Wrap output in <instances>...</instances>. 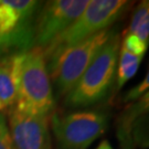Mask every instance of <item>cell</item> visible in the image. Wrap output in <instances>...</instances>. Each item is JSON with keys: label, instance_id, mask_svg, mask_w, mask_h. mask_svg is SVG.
<instances>
[{"label": "cell", "instance_id": "cell-1", "mask_svg": "<svg viewBox=\"0 0 149 149\" xmlns=\"http://www.w3.org/2000/svg\"><path fill=\"white\" fill-rule=\"evenodd\" d=\"M54 106L52 82L44 52L40 48H32L23 53L18 93L12 108L31 116L50 117Z\"/></svg>", "mask_w": 149, "mask_h": 149}, {"label": "cell", "instance_id": "cell-2", "mask_svg": "<svg viewBox=\"0 0 149 149\" xmlns=\"http://www.w3.org/2000/svg\"><path fill=\"white\" fill-rule=\"evenodd\" d=\"M119 48L120 34L115 31L95 55L74 87L64 96L66 106L87 107L102 101L107 95L116 76Z\"/></svg>", "mask_w": 149, "mask_h": 149}, {"label": "cell", "instance_id": "cell-3", "mask_svg": "<svg viewBox=\"0 0 149 149\" xmlns=\"http://www.w3.org/2000/svg\"><path fill=\"white\" fill-rule=\"evenodd\" d=\"M129 6L130 2L125 0H90L80 17L43 50L45 60L109 29Z\"/></svg>", "mask_w": 149, "mask_h": 149}, {"label": "cell", "instance_id": "cell-4", "mask_svg": "<svg viewBox=\"0 0 149 149\" xmlns=\"http://www.w3.org/2000/svg\"><path fill=\"white\" fill-rule=\"evenodd\" d=\"M114 32L115 30L112 28L106 29L45 60L49 75L51 82L54 83L58 97H64L74 87Z\"/></svg>", "mask_w": 149, "mask_h": 149}, {"label": "cell", "instance_id": "cell-5", "mask_svg": "<svg viewBox=\"0 0 149 149\" xmlns=\"http://www.w3.org/2000/svg\"><path fill=\"white\" fill-rule=\"evenodd\" d=\"M108 124L109 115L104 111L53 113L50 116V128L60 149H87L105 134Z\"/></svg>", "mask_w": 149, "mask_h": 149}, {"label": "cell", "instance_id": "cell-6", "mask_svg": "<svg viewBox=\"0 0 149 149\" xmlns=\"http://www.w3.org/2000/svg\"><path fill=\"white\" fill-rule=\"evenodd\" d=\"M90 0H52L42 6L33 24V48L44 50L80 17Z\"/></svg>", "mask_w": 149, "mask_h": 149}, {"label": "cell", "instance_id": "cell-7", "mask_svg": "<svg viewBox=\"0 0 149 149\" xmlns=\"http://www.w3.org/2000/svg\"><path fill=\"white\" fill-rule=\"evenodd\" d=\"M36 17L19 16L7 0H0V59L33 48Z\"/></svg>", "mask_w": 149, "mask_h": 149}, {"label": "cell", "instance_id": "cell-8", "mask_svg": "<svg viewBox=\"0 0 149 149\" xmlns=\"http://www.w3.org/2000/svg\"><path fill=\"white\" fill-rule=\"evenodd\" d=\"M8 118L15 149H53L50 117L31 116L11 108Z\"/></svg>", "mask_w": 149, "mask_h": 149}, {"label": "cell", "instance_id": "cell-9", "mask_svg": "<svg viewBox=\"0 0 149 149\" xmlns=\"http://www.w3.org/2000/svg\"><path fill=\"white\" fill-rule=\"evenodd\" d=\"M24 52L0 59V101L6 108H12L15 105Z\"/></svg>", "mask_w": 149, "mask_h": 149}, {"label": "cell", "instance_id": "cell-10", "mask_svg": "<svg viewBox=\"0 0 149 149\" xmlns=\"http://www.w3.org/2000/svg\"><path fill=\"white\" fill-rule=\"evenodd\" d=\"M149 114V90L124 108L116 122V136L120 149H135L132 140V128L135 122Z\"/></svg>", "mask_w": 149, "mask_h": 149}, {"label": "cell", "instance_id": "cell-11", "mask_svg": "<svg viewBox=\"0 0 149 149\" xmlns=\"http://www.w3.org/2000/svg\"><path fill=\"white\" fill-rule=\"evenodd\" d=\"M143 58H139L119 48L117 70H116V91H119L128 81L137 73Z\"/></svg>", "mask_w": 149, "mask_h": 149}, {"label": "cell", "instance_id": "cell-12", "mask_svg": "<svg viewBox=\"0 0 149 149\" xmlns=\"http://www.w3.org/2000/svg\"><path fill=\"white\" fill-rule=\"evenodd\" d=\"M124 34H135L140 40L149 42V0L140 1L137 5Z\"/></svg>", "mask_w": 149, "mask_h": 149}, {"label": "cell", "instance_id": "cell-13", "mask_svg": "<svg viewBox=\"0 0 149 149\" xmlns=\"http://www.w3.org/2000/svg\"><path fill=\"white\" fill-rule=\"evenodd\" d=\"M134 148H149V114L137 119L132 128Z\"/></svg>", "mask_w": 149, "mask_h": 149}, {"label": "cell", "instance_id": "cell-14", "mask_svg": "<svg viewBox=\"0 0 149 149\" xmlns=\"http://www.w3.org/2000/svg\"><path fill=\"white\" fill-rule=\"evenodd\" d=\"M148 45L149 42L140 40L135 34H124L123 40H120V48L127 50L128 52L139 58H144Z\"/></svg>", "mask_w": 149, "mask_h": 149}, {"label": "cell", "instance_id": "cell-15", "mask_svg": "<svg viewBox=\"0 0 149 149\" xmlns=\"http://www.w3.org/2000/svg\"><path fill=\"white\" fill-rule=\"evenodd\" d=\"M149 90V69L147 71V74L144 77V80L141 81L140 83H138L136 86H134L133 88L128 91L127 93L124 95L123 97V102L126 104V103H132L135 100H137L138 97L144 94L146 91Z\"/></svg>", "mask_w": 149, "mask_h": 149}, {"label": "cell", "instance_id": "cell-16", "mask_svg": "<svg viewBox=\"0 0 149 149\" xmlns=\"http://www.w3.org/2000/svg\"><path fill=\"white\" fill-rule=\"evenodd\" d=\"M0 149H15L8 126V120L2 113H0Z\"/></svg>", "mask_w": 149, "mask_h": 149}, {"label": "cell", "instance_id": "cell-17", "mask_svg": "<svg viewBox=\"0 0 149 149\" xmlns=\"http://www.w3.org/2000/svg\"><path fill=\"white\" fill-rule=\"evenodd\" d=\"M95 149H114V148L112 147V145H111V143L108 140L104 139V140H102L101 143L97 145V147Z\"/></svg>", "mask_w": 149, "mask_h": 149}, {"label": "cell", "instance_id": "cell-18", "mask_svg": "<svg viewBox=\"0 0 149 149\" xmlns=\"http://www.w3.org/2000/svg\"><path fill=\"white\" fill-rule=\"evenodd\" d=\"M5 109H6V107L3 106V104H2V103H1V101H0V113H2Z\"/></svg>", "mask_w": 149, "mask_h": 149}]
</instances>
